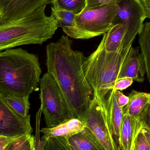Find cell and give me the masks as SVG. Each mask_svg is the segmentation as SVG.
I'll list each match as a JSON object with an SVG mask.
<instances>
[{"label": "cell", "mask_w": 150, "mask_h": 150, "mask_svg": "<svg viewBox=\"0 0 150 150\" xmlns=\"http://www.w3.org/2000/svg\"><path fill=\"white\" fill-rule=\"evenodd\" d=\"M45 143L44 150H72L68 139L64 137L51 138Z\"/></svg>", "instance_id": "603a6c76"}, {"label": "cell", "mask_w": 150, "mask_h": 150, "mask_svg": "<svg viewBox=\"0 0 150 150\" xmlns=\"http://www.w3.org/2000/svg\"><path fill=\"white\" fill-rule=\"evenodd\" d=\"M143 132L144 134L145 135V137H146V138L148 140V142H149V143L150 144V131L147 129L143 127L142 129Z\"/></svg>", "instance_id": "4dcf8cb0"}, {"label": "cell", "mask_w": 150, "mask_h": 150, "mask_svg": "<svg viewBox=\"0 0 150 150\" xmlns=\"http://www.w3.org/2000/svg\"><path fill=\"white\" fill-rule=\"evenodd\" d=\"M80 120L89 129L106 150H119L108 129L104 112L93 95L87 111Z\"/></svg>", "instance_id": "ba28073f"}, {"label": "cell", "mask_w": 150, "mask_h": 150, "mask_svg": "<svg viewBox=\"0 0 150 150\" xmlns=\"http://www.w3.org/2000/svg\"><path fill=\"white\" fill-rule=\"evenodd\" d=\"M126 28L122 24L114 25L103 35L100 41L107 52H115L122 45Z\"/></svg>", "instance_id": "ac0fdd59"}, {"label": "cell", "mask_w": 150, "mask_h": 150, "mask_svg": "<svg viewBox=\"0 0 150 150\" xmlns=\"http://www.w3.org/2000/svg\"><path fill=\"white\" fill-rule=\"evenodd\" d=\"M51 3V0H0V23L17 20Z\"/></svg>", "instance_id": "30bf717a"}, {"label": "cell", "mask_w": 150, "mask_h": 150, "mask_svg": "<svg viewBox=\"0 0 150 150\" xmlns=\"http://www.w3.org/2000/svg\"><path fill=\"white\" fill-rule=\"evenodd\" d=\"M116 3L84 10L76 15L79 39H88L108 32L114 25Z\"/></svg>", "instance_id": "8992f818"}, {"label": "cell", "mask_w": 150, "mask_h": 150, "mask_svg": "<svg viewBox=\"0 0 150 150\" xmlns=\"http://www.w3.org/2000/svg\"><path fill=\"white\" fill-rule=\"evenodd\" d=\"M4 150H35L34 137L25 134L14 137Z\"/></svg>", "instance_id": "44dd1931"}, {"label": "cell", "mask_w": 150, "mask_h": 150, "mask_svg": "<svg viewBox=\"0 0 150 150\" xmlns=\"http://www.w3.org/2000/svg\"><path fill=\"white\" fill-rule=\"evenodd\" d=\"M134 80L130 78L124 77L119 79L115 83L112 90L122 91L126 90L132 84Z\"/></svg>", "instance_id": "d4e9b609"}, {"label": "cell", "mask_w": 150, "mask_h": 150, "mask_svg": "<svg viewBox=\"0 0 150 150\" xmlns=\"http://www.w3.org/2000/svg\"><path fill=\"white\" fill-rule=\"evenodd\" d=\"M73 41L62 36L46 47L47 72L53 76L73 118L81 120L93 98V90L86 78L83 53L72 48Z\"/></svg>", "instance_id": "6da1fadb"}, {"label": "cell", "mask_w": 150, "mask_h": 150, "mask_svg": "<svg viewBox=\"0 0 150 150\" xmlns=\"http://www.w3.org/2000/svg\"><path fill=\"white\" fill-rule=\"evenodd\" d=\"M85 127V125L81 120L74 118L53 127L43 128L40 132L45 143L51 138L62 137L69 139L83 131Z\"/></svg>", "instance_id": "5bb4252c"}, {"label": "cell", "mask_w": 150, "mask_h": 150, "mask_svg": "<svg viewBox=\"0 0 150 150\" xmlns=\"http://www.w3.org/2000/svg\"><path fill=\"white\" fill-rule=\"evenodd\" d=\"M51 3L56 9L70 11L78 15L84 10L86 0H51Z\"/></svg>", "instance_id": "ffe728a7"}, {"label": "cell", "mask_w": 150, "mask_h": 150, "mask_svg": "<svg viewBox=\"0 0 150 150\" xmlns=\"http://www.w3.org/2000/svg\"><path fill=\"white\" fill-rule=\"evenodd\" d=\"M69 145H70V148H71L72 150H81L78 149V148H77L75 145H72V144H69Z\"/></svg>", "instance_id": "1f68e13d"}, {"label": "cell", "mask_w": 150, "mask_h": 150, "mask_svg": "<svg viewBox=\"0 0 150 150\" xmlns=\"http://www.w3.org/2000/svg\"><path fill=\"white\" fill-rule=\"evenodd\" d=\"M52 14L65 33L73 38L79 39V33L77 27L75 14L66 11L51 8Z\"/></svg>", "instance_id": "e0dca14e"}, {"label": "cell", "mask_w": 150, "mask_h": 150, "mask_svg": "<svg viewBox=\"0 0 150 150\" xmlns=\"http://www.w3.org/2000/svg\"><path fill=\"white\" fill-rule=\"evenodd\" d=\"M114 92L119 105L122 108L127 105L129 101V97L123 94L120 91H114Z\"/></svg>", "instance_id": "83f0119b"}, {"label": "cell", "mask_w": 150, "mask_h": 150, "mask_svg": "<svg viewBox=\"0 0 150 150\" xmlns=\"http://www.w3.org/2000/svg\"><path fill=\"white\" fill-rule=\"evenodd\" d=\"M4 99L9 106L18 115L23 118L29 116L30 109L29 98H20L8 95H4Z\"/></svg>", "instance_id": "7402d4cb"}, {"label": "cell", "mask_w": 150, "mask_h": 150, "mask_svg": "<svg viewBox=\"0 0 150 150\" xmlns=\"http://www.w3.org/2000/svg\"><path fill=\"white\" fill-rule=\"evenodd\" d=\"M30 115L23 118L15 112L0 93V136L15 137L25 134H32L33 129Z\"/></svg>", "instance_id": "9c48e42d"}, {"label": "cell", "mask_w": 150, "mask_h": 150, "mask_svg": "<svg viewBox=\"0 0 150 150\" xmlns=\"http://www.w3.org/2000/svg\"><path fill=\"white\" fill-rule=\"evenodd\" d=\"M42 73L38 55L21 48L0 52V93L20 98L38 91Z\"/></svg>", "instance_id": "7a4b0ae2"}, {"label": "cell", "mask_w": 150, "mask_h": 150, "mask_svg": "<svg viewBox=\"0 0 150 150\" xmlns=\"http://www.w3.org/2000/svg\"><path fill=\"white\" fill-rule=\"evenodd\" d=\"M132 45L121 46L115 52L106 51L100 42L97 49L87 58L83 64L86 78L93 90L95 96L102 106L105 99L112 90L118 79L122 66Z\"/></svg>", "instance_id": "277c9868"}, {"label": "cell", "mask_w": 150, "mask_h": 150, "mask_svg": "<svg viewBox=\"0 0 150 150\" xmlns=\"http://www.w3.org/2000/svg\"><path fill=\"white\" fill-rule=\"evenodd\" d=\"M146 18H150V0H140Z\"/></svg>", "instance_id": "f1b7e54d"}, {"label": "cell", "mask_w": 150, "mask_h": 150, "mask_svg": "<svg viewBox=\"0 0 150 150\" xmlns=\"http://www.w3.org/2000/svg\"><path fill=\"white\" fill-rule=\"evenodd\" d=\"M128 97L129 101L123 108V113L140 120L142 113L150 102V93L133 90Z\"/></svg>", "instance_id": "9a60e30c"}, {"label": "cell", "mask_w": 150, "mask_h": 150, "mask_svg": "<svg viewBox=\"0 0 150 150\" xmlns=\"http://www.w3.org/2000/svg\"><path fill=\"white\" fill-rule=\"evenodd\" d=\"M139 35L141 54L144 61L147 79L150 86V22L143 25Z\"/></svg>", "instance_id": "d6986e66"}, {"label": "cell", "mask_w": 150, "mask_h": 150, "mask_svg": "<svg viewBox=\"0 0 150 150\" xmlns=\"http://www.w3.org/2000/svg\"><path fill=\"white\" fill-rule=\"evenodd\" d=\"M70 144L81 150H106L91 130L86 127L83 131L68 139Z\"/></svg>", "instance_id": "2e32d148"}, {"label": "cell", "mask_w": 150, "mask_h": 150, "mask_svg": "<svg viewBox=\"0 0 150 150\" xmlns=\"http://www.w3.org/2000/svg\"><path fill=\"white\" fill-rule=\"evenodd\" d=\"M13 138L14 137L0 136V150H4L6 146Z\"/></svg>", "instance_id": "f546056e"}, {"label": "cell", "mask_w": 150, "mask_h": 150, "mask_svg": "<svg viewBox=\"0 0 150 150\" xmlns=\"http://www.w3.org/2000/svg\"><path fill=\"white\" fill-rule=\"evenodd\" d=\"M42 112L48 128L56 127L74 119L60 88L53 76L47 72L40 79Z\"/></svg>", "instance_id": "5b68a950"}, {"label": "cell", "mask_w": 150, "mask_h": 150, "mask_svg": "<svg viewBox=\"0 0 150 150\" xmlns=\"http://www.w3.org/2000/svg\"><path fill=\"white\" fill-rule=\"evenodd\" d=\"M108 129L119 150H120V135L123 117V108L118 104L114 90L107 95L101 107Z\"/></svg>", "instance_id": "8fae6325"}, {"label": "cell", "mask_w": 150, "mask_h": 150, "mask_svg": "<svg viewBox=\"0 0 150 150\" xmlns=\"http://www.w3.org/2000/svg\"></svg>", "instance_id": "d6a6232c"}, {"label": "cell", "mask_w": 150, "mask_h": 150, "mask_svg": "<svg viewBox=\"0 0 150 150\" xmlns=\"http://www.w3.org/2000/svg\"><path fill=\"white\" fill-rule=\"evenodd\" d=\"M134 150H150V144L142 129L136 139Z\"/></svg>", "instance_id": "cb8c5ba5"}, {"label": "cell", "mask_w": 150, "mask_h": 150, "mask_svg": "<svg viewBox=\"0 0 150 150\" xmlns=\"http://www.w3.org/2000/svg\"><path fill=\"white\" fill-rule=\"evenodd\" d=\"M145 64L142 55L139 52V47H131L122 66L118 79L128 77L137 82L142 83L145 79Z\"/></svg>", "instance_id": "7c38bea8"}, {"label": "cell", "mask_w": 150, "mask_h": 150, "mask_svg": "<svg viewBox=\"0 0 150 150\" xmlns=\"http://www.w3.org/2000/svg\"><path fill=\"white\" fill-rule=\"evenodd\" d=\"M143 128L140 120L123 113L120 135L121 150H134L135 142Z\"/></svg>", "instance_id": "4fadbf2b"}, {"label": "cell", "mask_w": 150, "mask_h": 150, "mask_svg": "<svg viewBox=\"0 0 150 150\" xmlns=\"http://www.w3.org/2000/svg\"><path fill=\"white\" fill-rule=\"evenodd\" d=\"M118 1L119 0H86V5L84 10L100 7Z\"/></svg>", "instance_id": "484cf974"}, {"label": "cell", "mask_w": 150, "mask_h": 150, "mask_svg": "<svg viewBox=\"0 0 150 150\" xmlns=\"http://www.w3.org/2000/svg\"><path fill=\"white\" fill-rule=\"evenodd\" d=\"M146 18L140 0L117 1L113 25L122 24L126 27L123 47L132 45L136 36L141 31Z\"/></svg>", "instance_id": "52a82bcc"}, {"label": "cell", "mask_w": 150, "mask_h": 150, "mask_svg": "<svg viewBox=\"0 0 150 150\" xmlns=\"http://www.w3.org/2000/svg\"><path fill=\"white\" fill-rule=\"evenodd\" d=\"M46 7L23 18L0 23V51L23 45H42L52 38L59 26L52 14L46 15Z\"/></svg>", "instance_id": "3957f363"}, {"label": "cell", "mask_w": 150, "mask_h": 150, "mask_svg": "<svg viewBox=\"0 0 150 150\" xmlns=\"http://www.w3.org/2000/svg\"><path fill=\"white\" fill-rule=\"evenodd\" d=\"M143 127L150 130V102L143 112L140 118Z\"/></svg>", "instance_id": "4316f807"}]
</instances>
